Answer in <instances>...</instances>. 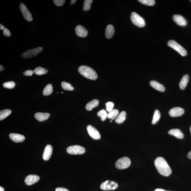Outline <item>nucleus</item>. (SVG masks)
Instances as JSON below:
<instances>
[{"label":"nucleus","instance_id":"obj_1","mask_svg":"<svg viewBox=\"0 0 191 191\" xmlns=\"http://www.w3.org/2000/svg\"><path fill=\"white\" fill-rule=\"evenodd\" d=\"M154 164L160 174L166 177L171 175L172 172L171 168L164 158L161 157L157 158L155 160Z\"/></svg>","mask_w":191,"mask_h":191},{"label":"nucleus","instance_id":"obj_2","mask_svg":"<svg viewBox=\"0 0 191 191\" xmlns=\"http://www.w3.org/2000/svg\"><path fill=\"white\" fill-rule=\"evenodd\" d=\"M78 71L83 76L89 80H95L98 78L97 74L95 71L89 67L82 65L79 67Z\"/></svg>","mask_w":191,"mask_h":191},{"label":"nucleus","instance_id":"obj_3","mask_svg":"<svg viewBox=\"0 0 191 191\" xmlns=\"http://www.w3.org/2000/svg\"><path fill=\"white\" fill-rule=\"evenodd\" d=\"M131 20L133 24L139 27H143L145 26L144 19L135 12H132L131 15Z\"/></svg>","mask_w":191,"mask_h":191},{"label":"nucleus","instance_id":"obj_4","mask_svg":"<svg viewBox=\"0 0 191 191\" xmlns=\"http://www.w3.org/2000/svg\"><path fill=\"white\" fill-rule=\"evenodd\" d=\"M167 45L175 50L182 56H184L187 55V51L182 46L179 45L177 42L174 40H170L167 42Z\"/></svg>","mask_w":191,"mask_h":191},{"label":"nucleus","instance_id":"obj_5","mask_svg":"<svg viewBox=\"0 0 191 191\" xmlns=\"http://www.w3.org/2000/svg\"><path fill=\"white\" fill-rule=\"evenodd\" d=\"M131 162L128 157H124L120 158L116 162V167L119 169H126L131 165Z\"/></svg>","mask_w":191,"mask_h":191},{"label":"nucleus","instance_id":"obj_6","mask_svg":"<svg viewBox=\"0 0 191 191\" xmlns=\"http://www.w3.org/2000/svg\"><path fill=\"white\" fill-rule=\"evenodd\" d=\"M67 153L72 155H80L84 154L85 152V148L79 145L69 146L67 148Z\"/></svg>","mask_w":191,"mask_h":191},{"label":"nucleus","instance_id":"obj_7","mask_svg":"<svg viewBox=\"0 0 191 191\" xmlns=\"http://www.w3.org/2000/svg\"><path fill=\"white\" fill-rule=\"evenodd\" d=\"M43 50V48L42 47L34 48L32 49L28 50L23 53L21 56L24 58L28 59L30 57L36 56L40 52H41Z\"/></svg>","mask_w":191,"mask_h":191},{"label":"nucleus","instance_id":"obj_8","mask_svg":"<svg viewBox=\"0 0 191 191\" xmlns=\"http://www.w3.org/2000/svg\"><path fill=\"white\" fill-rule=\"evenodd\" d=\"M118 187L117 183L114 181H106L102 183L100 186L101 190H115Z\"/></svg>","mask_w":191,"mask_h":191},{"label":"nucleus","instance_id":"obj_9","mask_svg":"<svg viewBox=\"0 0 191 191\" xmlns=\"http://www.w3.org/2000/svg\"><path fill=\"white\" fill-rule=\"evenodd\" d=\"M87 130L88 134L94 139L98 140L100 139L101 138V135H100L99 132L97 130V129L91 125H88V126L87 127Z\"/></svg>","mask_w":191,"mask_h":191},{"label":"nucleus","instance_id":"obj_10","mask_svg":"<svg viewBox=\"0 0 191 191\" xmlns=\"http://www.w3.org/2000/svg\"><path fill=\"white\" fill-rule=\"evenodd\" d=\"M20 8L24 18L29 22L32 21L33 20L32 15L26 5L24 4L21 3L20 5Z\"/></svg>","mask_w":191,"mask_h":191},{"label":"nucleus","instance_id":"obj_11","mask_svg":"<svg viewBox=\"0 0 191 191\" xmlns=\"http://www.w3.org/2000/svg\"><path fill=\"white\" fill-rule=\"evenodd\" d=\"M184 113V110L182 108L177 107L170 109L169 112V114L172 117H176L181 116Z\"/></svg>","mask_w":191,"mask_h":191},{"label":"nucleus","instance_id":"obj_12","mask_svg":"<svg viewBox=\"0 0 191 191\" xmlns=\"http://www.w3.org/2000/svg\"><path fill=\"white\" fill-rule=\"evenodd\" d=\"M53 148L51 145H47L44 149L42 158L45 161H48L51 158L53 154Z\"/></svg>","mask_w":191,"mask_h":191},{"label":"nucleus","instance_id":"obj_13","mask_svg":"<svg viewBox=\"0 0 191 191\" xmlns=\"http://www.w3.org/2000/svg\"><path fill=\"white\" fill-rule=\"evenodd\" d=\"M40 177L36 175H30L27 176L25 180V182L28 186L33 184L39 180Z\"/></svg>","mask_w":191,"mask_h":191},{"label":"nucleus","instance_id":"obj_14","mask_svg":"<svg viewBox=\"0 0 191 191\" xmlns=\"http://www.w3.org/2000/svg\"><path fill=\"white\" fill-rule=\"evenodd\" d=\"M174 22L179 26H185L187 24V21L184 17L179 15H175L172 17Z\"/></svg>","mask_w":191,"mask_h":191},{"label":"nucleus","instance_id":"obj_15","mask_svg":"<svg viewBox=\"0 0 191 191\" xmlns=\"http://www.w3.org/2000/svg\"><path fill=\"white\" fill-rule=\"evenodd\" d=\"M75 31L77 35L80 37H85L88 35L87 30L84 27L80 25L76 27Z\"/></svg>","mask_w":191,"mask_h":191},{"label":"nucleus","instance_id":"obj_16","mask_svg":"<svg viewBox=\"0 0 191 191\" xmlns=\"http://www.w3.org/2000/svg\"><path fill=\"white\" fill-rule=\"evenodd\" d=\"M10 138L13 142L16 143L22 142L25 140V138L23 135L12 133L9 135Z\"/></svg>","mask_w":191,"mask_h":191},{"label":"nucleus","instance_id":"obj_17","mask_svg":"<svg viewBox=\"0 0 191 191\" xmlns=\"http://www.w3.org/2000/svg\"><path fill=\"white\" fill-rule=\"evenodd\" d=\"M150 85L157 90L161 92L165 91V88L163 85L160 84L155 80H151L149 82Z\"/></svg>","mask_w":191,"mask_h":191},{"label":"nucleus","instance_id":"obj_18","mask_svg":"<svg viewBox=\"0 0 191 191\" xmlns=\"http://www.w3.org/2000/svg\"><path fill=\"white\" fill-rule=\"evenodd\" d=\"M50 116L49 113L38 112L34 115L35 118L39 121H43L47 120Z\"/></svg>","mask_w":191,"mask_h":191},{"label":"nucleus","instance_id":"obj_19","mask_svg":"<svg viewBox=\"0 0 191 191\" xmlns=\"http://www.w3.org/2000/svg\"><path fill=\"white\" fill-rule=\"evenodd\" d=\"M114 28L113 25H108L106 30V37L107 39L111 38L114 34Z\"/></svg>","mask_w":191,"mask_h":191},{"label":"nucleus","instance_id":"obj_20","mask_svg":"<svg viewBox=\"0 0 191 191\" xmlns=\"http://www.w3.org/2000/svg\"><path fill=\"white\" fill-rule=\"evenodd\" d=\"M168 134L179 139H182L184 137V135L178 129H171L169 131Z\"/></svg>","mask_w":191,"mask_h":191},{"label":"nucleus","instance_id":"obj_21","mask_svg":"<svg viewBox=\"0 0 191 191\" xmlns=\"http://www.w3.org/2000/svg\"><path fill=\"white\" fill-rule=\"evenodd\" d=\"M189 78L190 77L188 74L185 75L183 77L179 83V88L181 90H184L186 88L189 82Z\"/></svg>","mask_w":191,"mask_h":191},{"label":"nucleus","instance_id":"obj_22","mask_svg":"<svg viewBox=\"0 0 191 191\" xmlns=\"http://www.w3.org/2000/svg\"><path fill=\"white\" fill-rule=\"evenodd\" d=\"M99 102L97 100H94L87 104L86 109L87 110L90 111L92 110L94 108L97 107L99 105Z\"/></svg>","mask_w":191,"mask_h":191},{"label":"nucleus","instance_id":"obj_23","mask_svg":"<svg viewBox=\"0 0 191 191\" xmlns=\"http://www.w3.org/2000/svg\"><path fill=\"white\" fill-rule=\"evenodd\" d=\"M126 118V113L125 111H122L117 116L115 119V122L118 123H121L124 122Z\"/></svg>","mask_w":191,"mask_h":191},{"label":"nucleus","instance_id":"obj_24","mask_svg":"<svg viewBox=\"0 0 191 191\" xmlns=\"http://www.w3.org/2000/svg\"><path fill=\"white\" fill-rule=\"evenodd\" d=\"M34 73L38 76H41V75L47 74L48 72V70L42 67H38L36 68L33 71Z\"/></svg>","mask_w":191,"mask_h":191},{"label":"nucleus","instance_id":"obj_25","mask_svg":"<svg viewBox=\"0 0 191 191\" xmlns=\"http://www.w3.org/2000/svg\"><path fill=\"white\" fill-rule=\"evenodd\" d=\"M11 113V111L9 109L4 110L0 111V120L1 121L8 117Z\"/></svg>","mask_w":191,"mask_h":191},{"label":"nucleus","instance_id":"obj_26","mask_svg":"<svg viewBox=\"0 0 191 191\" xmlns=\"http://www.w3.org/2000/svg\"><path fill=\"white\" fill-rule=\"evenodd\" d=\"M53 87L51 84H49L46 86L43 91L44 96H49L53 93Z\"/></svg>","mask_w":191,"mask_h":191},{"label":"nucleus","instance_id":"obj_27","mask_svg":"<svg viewBox=\"0 0 191 191\" xmlns=\"http://www.w3.org/2000/svg\"><path fill=\"white\" fill-rule=\"evenodd\" d=\"M161 113L158 110H156L154 112L153 120L152 121V124L154 125L156 124L159 121L161 118Z\"/></svg>","mask_w":191,"mask_h":191},{"label":"nucleus","instance_id":"obj_28","mask_svg":"<svg viewBox=\"0 0 191 191\" xmlns=\"http://www.w3.org/2000/svg\"><path fill=\"white\" fill-rule=\"evenodd\" d=\"M119 111L117 109H113L112 111L109 112L108 114V117L109 119H114L119 114Z\"/></svg>","mask_w":191,"mask_h":191},{"label":"nucleus","instance_id":"obj_29","mask_svg":"<svg viewBox=\"0 0 191 191\" xmlns=\"http://www.w3.org/2000/svg\"><path fill=\"white\" fill-rule=\"evenodd\" d=\"M61 86L63 89L65 90L73 91L74 88L70 84L66 82H62Z\"/></svg>","mask_w":191,"mask_h":191},{"label":"nucleus","instance_id":"obj_30","mask_svg":"<svg viewBox=\"0 0 191 191\" xmlns=\"http://www.w3.org/2000/svg\"><path fill=\"white\" fill-rule=\"evenodd\" d=\"M97 115L98 116L101 117V120L102 121L105 120L108 117L107 112L104 109H102L98 111L97 113Z\"/></svg>","mask_w":191,"mask_h":191},{"label":"nucleus","instance_id":"obj_31","mask_svg":"<svg viewBox=\"0 0 191 191\" xmlns=\"http://www.w3.org/2000/svg\"><path fill=\"white\" fill-rule=\"evenodd\" d=\"M92 2H93V1L92 0H85V1L83 7V10L85 11L89 10L91 8V5Z\"/></svg>","mask_w":191,"mask_h":191},{"label":"nucleus","instance_id":"obj_32","mask_svg":"<svg viewBox=\"0 0 191 191\" xmlns=\"http://www.w3.org/2000/svg\"><path fill=\"white\" fill-rule=\"evenodd\" d=\"M138 1L142 4L151 6L155 5V3L154 0H139Z\"/></svg>","mask_w":191,"mask_h":191},{"label":"nucleus","instance_id":"obj_33","mask_svg":"<svg viewBox=\"0 0 191 191\" xmlns=\"http://www.w3.org/2000/svg\"><path fill=\"white\" fill-rule=\"evenodd\" d=\"M15 86V83L13 81L4 83L3 84V86L4 88H8L9 89H13Z\"/></svg>","mask_w":191,"mask_h":191},{"label":"nucleus","instance_id":"obj_34","mask_svg":"<svg viewBox=\"0 0 191 191\" xmlns=\"http://www.w3.org/2000/svg\"><path fill=\"white\" fill-rule=\"evenodd\" d=\"M106 109L108 111L110 112L112 111L114 106V103L111 102H107L106 104Z\"/></svg>","mask_w":191,"mask_h":191},{"label":"nucleus","instance_id":"obj_35","mask_svg":"<svg viewBox=\"0 0 191 191\" xmlns=\"http://www.w3.org/2000/svg\"><path fill=\"white\" fill-rule=\"evenodd\" d=\"M54 3L58 7L62 6L65 3V0H54Z\"/></svg>","mask_w":191,"mask_h":191},{"label":"nucleus","instance_id":"obj_36","mask_svg":"<svg viewBox=\"0 0 191 191\" xmlns=\"http://www.w3.org/2000/svg\"><path fill=\"white\" fill-rule=\"evenodd\" d=\"M34 74L33 71L31 70H28L26 71L23 73V74L24 76H32L33 74Z\"/></svg>","mask_w":191,"mask_h":191},{"label":"nucleus","instance_id":"obj_37","mask_svg":"<svg viewBox=\"0 0 191 191\" xmlns=\"http://www.w3.org/2000/svg\"><path fill=\"white\" fill-rule=\"evenodd\" d=\"M3 34L5 36H11V33L10 31L7 29V28H5L3 30Z\"/></svg>","mask_w":191,"mask_h":191},{"label":"nucleus","instance_id":"obj_38","mask_svg":"<svg viewBox=\"0 0 191 191\" xmlns=\"http://www.w3.org/2000/svg\"><path fill=\"white\" fill-rule=\"evenodd\" d=\"M56 191H69L67 189L64 188L59 187L56 189Z\"/></svg>","mask_w":191,"mask_h":191},{"label":"nucleus","instance_id":"obj_39","mask_svg":"<svg viewBox=\"0 0 191 191\" xmlns=\"http://www.w3.org/2000/svg\"><path fill=\"white\" fill-rule=\"evenodd\" d=\"M76 0H72V1H71V5L74 4L76 3Z\"/></svg>","mask_w":191,"mask_h":191},{"label":"nucleus","instance_id":"obj_40","mask_svg":"<svg viewBox=\"0 0 191 191\" xmlns=\"http://www.w3.org/2000/svg\"><path fill=\"white\" fill-rule=\"evenodd\" d=\"M154 191H166L161 189H157Z\"/></svg>","mask_w":191,"mask_h":191},{"label":"nucleus","instance_id":"obj_41","mask_svg":"<svg viewBox=\"0 0 191 191\" xmlns=\"http://www.w3.org/2000/svg\"><path fill=\"white\" fill-rule=\"evenodd\" d=\"M5 27L2 25L1 24L0 25V30H4L5 29Z\"/></svg>","mask_w":191,"mask_h":191},{"label":"nucleus","instance_id":"obj_42","mask_svg":"<svg viewBox=\"0 0 191 191\" xmlns=\"http://www.w3.org/2000/svg\"><path fill=\"white\" fill-rule=\"evenodd\" d=\"M188 157L189 159H191V151L189 152L188 154Z\"/></svg>","mask_w":191,"mask_h":191},{"label":"nucleus","instance_id":"obj_43","mask_svg":"<svg viewBox=\"0 0 191 191\" xmlns=\"http://www.w3.org/2000/svg\"><path fill=\"white\" fill-rule=\"evenodd\" d=\"M4 70V68L2 65H1V67H0V71H1H1H3Z\"/></svg>","mask_w":191,"mask_h":191},{"label":"nucleus","instance_id":"obj_44","mask_svg":"<svg viewBox=\"0 0 191 191\" xmlns=\"http://www.w3.org/2000/svg\"><path fill=\"white\" fill-rule=\"evenodd\" d=\"M0 191H4V189L2 187H0Z\"/></svg>","mask_w":191,"mask_h":191},{"label":"nucleus","instance_id":"obj_45","mask_svg":"<svg viewBox=\"0 0 191 191\" xmlns=\"http://www.w3.org/2000/svg\"><path fill=\"white\" fill-rule=\"evenodd\" d=\"M190 133H191V126L190 127Z\"/></svg>","mask_w":191,"mask_h":191},{"label":"nucleus","instance_id":"obj_46","mask_svg":"<svg viewBox=\"0 0 191 191\" xmlns=\"http://www.w3.org/2000/svg\"><path fill=\"white\" fill-rule=\"evenodd\" d=\"M62 94H63V92H62Z\"/></svg>","mask_w":191,"mask_h":191},{"label":"nucleus","instance_id":"obj_47","mask_svg":"<svg viewBox=\"0 0 191 191\" xmlns=\"http://www.w3.org/2000/svg\"><path fill=\"white\" fill-rule=\"evenodd\" d=\"M111 122H112V120L111 121Z\"/></svg>","mask_w":191,"mask_h":191},{"label":"nucleus","instance_id":"obj_48","mask_svg":"<svg viewBox=\"0 0 191 191\" xmlns=\"http://www.w3.org/2000/svg\"></svg>","mask_w":191,"mask_h":191}]
</instances>
